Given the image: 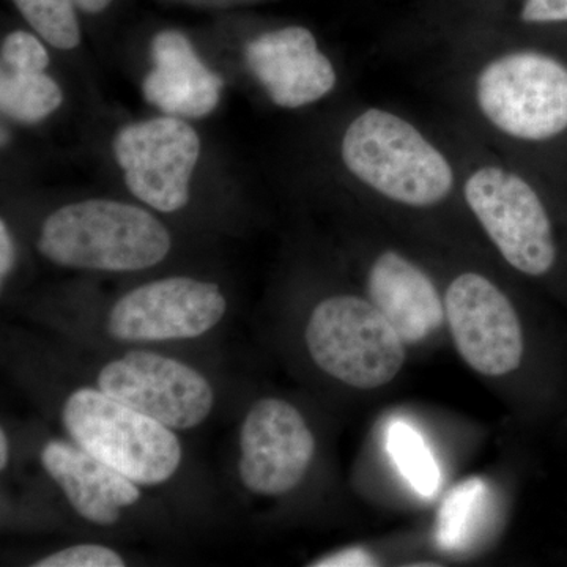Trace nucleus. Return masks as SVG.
<instances>
[{
  "label": "nucleus",
  "instance_id": "obj_1",
  "mask_svg": "<svg viewBox=\"0 0 567 567\" xmlns=\"http://www.w3.org/2000/svg\"><path fill=\"white\" fill-rule=\"evenodd\" d=\"M171 235L152 213L117 200L70 204L48 216L37 248L44 259L76 270L141 271L171 251Z\"/></svg>",
  "mask_w": 567,
  "mask_h": 567
},
{
  "label": "nucleus",
  "instance_id": "obj_2",
  "mask_svg": "<svg viewBox=\"0 0 567 567\" xmlns=\"http://www.w3.org/2000/svg\"><path fill=\"white\" fill-rule=\"evenodd\" d=\"M347 169L394 203L431 207L454 185L451 164L412 123L369 110L350 123L342 140Z\"/></svg>",
  "mask_w": 567,
  "mask_h": 567
},
{
  "label": "nucleus",
  "instance_id": "obj_3",
  "mask_svg": "<svg viewBox=\"0 0 567 567\" xmlns=\"http://www.w3.org/2000/svg\"><path fill=\"white\" fill-rule=\"evenodd\" d=\"M71 442L128 476L140 486H159L182 465L174 429L121 404L99 388L73 391L62 406Z\"/></svg>",
  "mask_w": 567,
  "mask_h": 567
},
{
  "label": "nucleus",
  "instance_id": "obj_4",
  "mask_svg": "<svg viewBox=\"0 0 567 567\" xmlns=\"http://www.w3.org/2000/svg\"><path fill=\"white\" fill-rule=\"evenodd\" d=\"M306 344L324 374L357 390L393 382L405 363V344L374 305L338 295L316 306Z\"/></svg>",
  "mask_w": 567,
  "mask_h": 567
},
{
  "label": "nucleus",
  "instance_id": "obj_5",
  "mask_svg": "<svg viewBox=\"0 0 567 567\" xmlns=\"http://www.w3.org/2000/svg\"><path fill=\"white\" fill-rule=\"evenodd\" d=\"M481 111L499 132L548 141L567 130V66L543 52L503 55L476 82Z\"/></svg>",
  "mask_w": 567,
  "mask_h": 567
},
{
  "label": "nucleus",
  "instance_id": "obj_6",
  "mask_svg": "<svg viewBox=\"0 0 567 567\" xmlns=\"http://www.w3.org/2000/svg\"><path fill=\"white\" fill-rule=\"evenodd\" d=\"M465 199L507 264L529 276L554 268V229L528 182L499 167H483L466 182Z\"/></svg>",
  "mask_w": 567,
  "mask_h": 567
},
{
  "label": "nucleus",
  "instance_id": "obj_7",
  "mask_svg": "<svg viewBox=\"0 0 567 567\" xmlns=\"http://www.w3.org/2000/svg\"><path fill=\"white\" fill-rule=\"evenodd\" d=\"M96 388L174 431L197 427L215 406L212 383L199 371L148 350H132L104 364Z\"/></svg>",
  "mask_w": 567,
  "mask_h": 567
},
{
  "label": "nucleus",
  "instance_id": "obj_8",
  "mask_svg": "<svg viewBox=\"0 0 567 567\" xmlns=\"http://www.w3.org/2000/svg\"><path fill=\"white\" fill-rule=\"evenodd\" d=\"M226 312L218 284L174 276L123 295L106 317V333L133 344L186 341L218 327Z\"/></svg>",
  "mask_w": 567,
  "mask_h": 567
},
{
  "label": "nucleus",
  "instance_id": "obj_9",
  "mask_svg": "<svg viewBox=\"0 0 567 567\" xmlns=\"http://www.w3.org/2000/svg\"><path fill=\"white\" fill-rule=\"evenodd\" d=\"M200 141L183 118H152L117 133L114 155L133 196L155 210L174 213L189 203V182Z\"/></svg>",
  "mask_w": 567,
  "mask_h": 567
},
{
  "label": "nucleus",
  "instance_id": "obj_10",
  "mask_svg": "<svg viewBox=\"0 0 567 567\" xmlns=\"http://www.w3.org/2000/svg\"><path fill=\"white\" fill-rule=\"evenodd\" d=\"M316 440L300 410L278 398L254 402L240 429L238 476L246 491L281 496L300 486Z\"/></svg>",
  "mask_w": 567,
  "mask_h": 567
},
{
  "label": "nucleus",
  "instance_id": "obj_11",
  "mask_svg": "<svg viewBox=\"0 0 567 567\" xmlns=\"http://www.w3.org/2000/svg\"><path fill=\"white\" fill-rule=\"evenodd\" d=\"M446 316L457 352L480 374L516 371L524 357V333L509 298L494 282L464 274L451 282Z\"/></svg>",
  "mask_w": 567,
  "mask_h": 567
},
{
  "label": "nucleus",
  "instance_id": "obj_12",
  "mask_svg": "<svg viewBox=\"0 0 567 567\" xmlns=\"http://www.w3.org/2000/svg\"><path fill=\"white\" fill-rule=\"evenodd\" d=\"M246 63L276 106L297 110L333 91V63L300 25L257 37L246 47Z\"/></svg>",
  "mask_w": 567,
  "mask_h": 567
},
{
  "label": "nucleus",
  "instance_id": "obj_13",
  "mask_svg": "<svg viewBox=\"0 0 567 567\" xmlns=\"http://www.w3.org/2000/svg\"><path fill=\"white\" fill-rule=\"evenodd\" d=\"M40 462L78 516L93 525L111 527L121 520L123 509L140 503V484L71 440L48 442L41 447Z\"/></svg>",
  "mask_w": 567,
  "mask_h": 567
},
{
  "label": "nucleus",
  "instance_id": "obj_14",
  "mask_svg": "<svg viewBox=\"0 0 567 567\" xmlns=\"http://www.w3.org/2000/svg\"><path fill=\"white\" fill-rule=\"evenodd\" d=\"M152 59L153 70L142 82L148 103L174 117L203 118L215 111L223 80L207 69L182 32L156 33Z\"/></svg>",
  "mask_w": 567,
  "mask_h": 567
},
{
  "label": "nucleus",
  "instance_id": "obj_15",
  "mask_svg": "<svg viewBox=\"0 0 567 567\" xmlns=\"http://www.w3.org/2000/svg\"><path fill=\"white\" fill-rule=\"evenodd\" d=\"M371 303L405 346H416L442 327L445 308L427 275L401 254L383 252L368 278Z\"/></svg>",
  "mask_w": 567,
  "mask_h": 567
},
{
  "label": "nucleus",
  "instance_id": "obj_16",
  "mask_svg": "<svg viewBox=\"0 0 567 567\" xmlns=\"http://www.w3.org/2000/svg\"><path fill=\"white\" fill-rule=\"evenodd\" d=\"M50 55L32 33L11 32L0 50V110L6 117L33 125L63 102L58 82L47 74Z\"/></svg>",
  "mask_w": 567,
  "mask_h": 567
},
{
  "label": "nucleus",
  "instance_id": "obj_17",
  "mask_svg": "<svg viewBox=\"0 0 567 567\" xmlns=\"http://www.w3.org/2000/svg\"><path fill=\"white\" fill-rule=\"evenodd\" d=\"M487 505V487L481 480H468L458 484L446 496L439 522H436V539L440 546L457 550L464 547L473 535Z\"/></svg>",
  "mask_w": 567,
  "mask_h": 567
},
{
  "label": "nucleus",
  "instance_id": "obj_18",
  "mask_svg": "<svg viewBox=\"0 0 567 567\" xmlns=\"http://www.w3.org/2000/svg\"><path fill=\"white\" fill-rule=\"evenodd\" d=\"M388 451L405 480L417 494L434 496L440 486V470L427 443L412 425L398 421L388 432Z\"/></svg>",
  "mask_w": 567,
  "mask_h": 567
},
{
  "label": "nucleus",
  "instance_id": "obj_19",
  "mask_svg": "<svg viewBox=\"0 0 567 567\" xmlns=\"http://www.w3.org/2000/svg\"><path fill=\"white\" fill-rule=\"evenodd\" d=\"M33 31L51 47L70 51L80 44L81 32L74 0H13Z\"/></svg>",
  "mask_w": 567,
  "mask_h": 567
},
{
  "label": "nucleus",
  "instance_id": "obj_20",
  "mask_svg": "<svg viewBox=\"0 0 567 567\" xmlns=\"http://www.w3.org/2000/svg\"><path fill=\"white\" fill-rule=\"evenodd\" d=\"M35 567H123L125 559L114 548L80 544L54 551L33 563Z\"/></svg>",
  "mask_w": 567,
  "mask_h": 567
},
{
  "label": "nucleus",
  "instance_id": "obj_21",
  "mask_svg": "<svg viewBox=\"0 0 567 567\" xmlns=\"http://www.w3.org/2000/svg\"><path fill=\"white\" fill-rule=\"evenodd\" d=\"M522 20L527 22L567 21V0H525Z\"/></svg>",
  "mask_w": 567,
  "mask_h": 567
},
{
  "label": "nucleus",
  "instance_id": "obj_22",
  "mask_svg": "<svg viewBox=\"0 0 567 567\" xmlns=\"http://www.w3.org/2000/svg\"><path fill=\"white\" fill-rule=\"evenodd\" d=\"M375 559L364 550V548H346L338 554L320 559L312 566L322 567H352V566H374Z\"/></svg>",
  "mask_w": 567,
  "mask_h": 567
},
{
  "label": "nucleus",
  "instance_id": "obj_23",
  "mask_svg": "<svg viewBox=\"0 0 567 567\" xmlns=\"http://www.w3.org/2000/svg\"><path fill=\"white\" fill-rule=\"evenodd\" d=\"M17 262V248L6 221L0 223V278L2 282L9 278Z\"/></svg>",
  "mask_w": 567,
  "mask_h": 567
},
{
  "label": "nucleus",
  "instance_id": "obj_24",
  "mask_svg": "<svg viewBox=\"0 0 567 567\" xmlns=\"http://www.w3.org/2000/svg\"><path fill=\"white\" fill-rule=\"evenodd\" d=\"M112 0H74L78 9L85 11V13H100L111 6Z\"/></svg>",
  "mask_w": 567,
  "mask_h": 567
},
{
  "label": "nucleus",
  "instance_id": "obj_25",
  "mask_svg": "<svg viewBox=\"0 0 567 567\" xmlns=\"http://www.w3.org/2000/svg\"><path fill=\"white\" fill-rule=\"evenodd\" d=\"M10 461V442L6 429L0 431V468L6 470Z\"/></svg>",
  "mask_w": 567,
  "mask_h": 567
}]
</instances>
